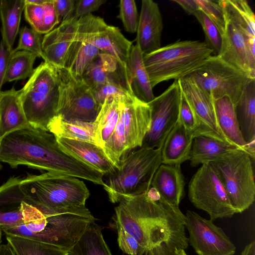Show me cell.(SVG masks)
<instances>
[{
    "label": "cell",
    "mask_w": 255,
    "mask_h": 255,
    "mask_svg": "<svg viewBox=\"0 0 255 255\" xmlns=\"http://www.w3.org/2000/svg\"><path fill=\"white\" fill-rule=\"evenodd\" d=\"M22 224L2 229L15 235L52 244L68 252L95 219L86 207L61 209L39 208Z\"/></svg>",
    "instance_id": "3957f363"
},
{
    "label": "cell",
    "mask_w": 255,
    "mask_h": 255,
    "mask_svg": "<svg viewBox=\"0 0 255 255\" xmlns=\"http://www.w3.org/2000/svg\"><path fill=\"white\" fill-rule=\"evenodd\" d=\"M118 231V242L120 248L123 252L129 255H143L146 250L130 234L119 226H116Z\"/></svg>",
    "instance_id": "ee69618b"
},
{
    "label": "cell",
    "mask_w": 255,
    "mask_h": 255,
    "mask_svg": "<svg viewBox=\"0 0 255 255\" xmlns=\"http://www.w3.org/2000/svg\"><path fill=\"white\" fill-rule=\"evenodd\" d=\"M213 53L205 42L178 40L143 55V59L153 88L162 82L183 78Z\"/></svg>",
    "instance_id": "5b68a950"
},
{
    "label": "cell",
    "mask_w": 255,
    "mask_h": 255,
    "mask_svg": "<svg viewBox=\"0 0 255 255\" xmlns=\"http://www.w3.org/2000/svg\"><path fill=\"white\" fill-rule=\"evenodd\" d=\"M92 92L95 100L101 106L107 98H118L122 102L135 98L131 91L113 83H107Z\"/></svg>",
    "instance_id": "ab89813d"
},
{
    "label": "cell",
    "mask_w": 255,
    "mask_h": 255,
    "mask_svg": "<svg viewBox=\"0 0 255 255\" xmlns=\"http://www.w3.org/2000/svg\"><path fill=\"white\" fill-rule=\"evenodd\" d=\"M183 78L195 83L213 100L228 97L234 106L252 79L216 55L209 57Z\"/></svg>",
    "instance_id": "30bf717a"
},
{
    "label": "cell",
    "mask_w": 255,
    "mask_h": 255,
    "mask_svg": "<svg viewBox=\"0 0 255 255\" xmlns=\"http://www.w3.org/2000/svg\"><path fill=\"white\" fill-rule=\"evenodd\" d=\"M48 129L56 137L85 141L103 148L94 122L66 120L57 116L50 122Z\"/></svg>",
    "instance_id": "4316f807"
},
{
    "label": "cell",
    "mask_w": 255,
    "mask_h": 255,
    "mask_svg": "<svg viewBox=\"0 0 255 255\" xmlns=\"http://www.w3.org/2000/svg\"><path fill=\"white\" fill-rule=\"evenodd\" d=\"M59 98L57 116L66 120L94 122L101 106L91 88L82 78L77 79L64 69H57Z\"/></svg>",
    "instance_id": "7c38bea8"
},
{
    "label": "cell",
    "mask_w": 255,
    "mask_h": 255,
    "mask_svg": "<svg viewBox=\"0 0 255 255\" xmlns=\"http://www.w3.org/2000/svg\"><path fill=\"white\" fill-rule=\"evenodd\" d=\"M14 87L0 92V142L6 135L29 126Z\"/></svg>",
    "instance_id": "cb8c5ba5"
},
{
    "label": "cell",
    "mask_w": 255,
    "mask_h": 255,
    "mask_svg": "<svg viewBox=\"0 0 255 255\" xmlns=\"http://www.w3.org/2000/svg\"><path fill=\"white\" fill-rule=\"evenodd\" d=\"M21 179L18 176H12L0 186L1 230L22 224L38 209L20 188Z\"/></svg>",
    "instance_id": "2e32d148"
},
{
    "label": "cell",
    "mask_w": 255,
    "mask_h": 255,
    "mask_svg": "<svg viewBox=\"0 0 255 255\" xmlns=\"http://www.w3.org/2000/svg\"><path fill=\"white\" fill-rule=\"evenodd\" d=\"M100 52L91 44L74 39L67 52L63 69L74 78H82L89 65Z\"/></svg>",
    "instance_id": "1f68e13d"
},
{
    "label": "cell",
    "mask_w": 255,
    "mask_h": 255,
    "mask_svg": "<svg viewBox=\"0 0 255 255\" xmlns=\"http://www.w3.org/2000/svg\"><path fill=\"white\" fill-rule=\"evenodd\" d=\"M78 19L74 16L62 21L42 40L43 60L57 69L64 68L68 49L76 35Z\"/></svg>",
    "instance_id": "44dd1931"
},
{
    "label": "cell",
    "mask_w": 255,
    "mask_h": 255,
    "mask_svg": "<svg viewBox=\"0 0 255 255\" xmlns=\"http://www.w3.org/2000/svg\"><path fill=\"white\" fill-rule=\"evenodd\" d=\"M188 197L192 204L206 212L213 221L232 217L236 213L225 187L209 163L202 164L191 178Z\"/></svg>",
    "instance_id": "8fae6325"
},
{
    "label": "cell",
    "mask_w": 255,
    "mask_h": 255,
    "mask_svg": "<svg viewBox=\"0 0 255 255\" xmlns=\"http://www.w3.org/2000/svg\"><path fill=\"white\" fill-rule=\"evenodd\" d=\"M151 112L148 105L135 97L121 102L119 119L104 150L117 169L121 160L133 148L140 147L149 129Z\"/></svg>",
    "instance_id": "ba28073f"
},
{
    "label": "cell",
    "mask_w": 255,
    "mask_h": 255,
    "mask_svg": "<svg viewBox=\"0 0 255 255\" xmlns=\"http://www.w3.org/2000/svg\"><path fill=\"white\" fill-rule=\"evenodd\" d=\"M234 107L244 141L247 144L255 143V79L246 84Z\"/></svg>",
    "instance_id": "83f0119b"
},
{
    "label": "cell",
    "mask_w": 255,
    "mask_h": 255,
    "mask_svg": "<svg viewBox=\"0 0 255 255\" xmlns=\"http://www.w3.org/2000/svg\"><path fill=\"white\" fill-rule=\"evenodd\" d=\"M161 149L141 146L121 160L119 168L107 176L103 185L112 203H119L124 197L142 193L151 187L161 164Z\"/></svg>",
    "instance_id": "52a82bcc"
},
{
    "label": "cell",
    "mask_w": 255,
    "mask_h": 255,
    "mask_svg": "<svg viewBox=\"0 0 255 255\" xmlns=\"http://www.w3.org/2000/svg\"><path fill=\"white\" fill-rule=\"evenodd\" d=\"M235 149H241L213 137L199 135L193 139L189 160L190 165L195 167L212 162L225 153Z\"/></svg>",
    "instance_id": "f546056e"
},
{
    "label": "cell",
    "mask_w": 255,
    "mask_h": 255,
    "mask_svg": "<svg viewBox=\"0 0 255 255\" xmlns=\"http://www.w3.org/2000/svg\"><path fill=\"white\" fill-rule=\"evenodd\" d=\"M118 203L116 226L132 236L146 251L164 243L174 249L188 247L185 215L161 199L151 186L142 193L124 197Z\"/></svg>",
    "instance_id": "6da1fadb"
},
{
    "label": "cell",
    "mask_w": 255,
    "mask_h": 255,
    "mask_svg": "<svg viewBox=\"0 0 255 255\" xmlns=\"http://www.w3.org/2000/svg\"><path fill=\"white\" fill-rule=\"evenodd\" d=\"M123 22L125 29L129 33L136 32L139 15L133 0H121L119 3V14L117 16Z\"/></svg>",
    "instance_id": "60d3db41"
},
{
    "label": "cell",
    "mask_w": 255,
    "mask_h": 255,
    "mask_svg": "<svg viewBox=\"0 0 255 255\" xmlns=\"http://www.w3.org/2000/svg\"><path fill=\"white\" fill-rule=\"evenodd\" d=\"M225 18L237 25L247 37H255V16L247 1L218 0Z\"/></svg>",
    "instance_id": "d6a6232c"
},
{
    "label": "cell",
    "mask_w": 255,
    "mask_h": 255,
    "mask_svg": "<svg viewBox=\"0 0 255 255\" xmlns=\"http://www.w3.org/2000/svg\"><path fill=\"white\" fill-rule=\"evenodd\" d=\"M226 27L222 35L220 50L217 55L223 61L255 79V63L249 53L246 39L247 37L239 28L231 21L225 19ZM255 38V37H253Z\"/></svg>",
    "instance_id": "ac0fdd59"
},
{
    "label": "cell",
    "mask_w": 255,
    "mask_h": 255,
    "mask_svg": "<svg viewBox=\"0 0 255 255\" xmlns=\"http://www.w3.org/2000/svg\"><path fill=\"white\" fill-rule=\"evenodd\" d=\"M19 34L18 44L12 52L25 50L33 53L38 57L43 59L41 34L33 28L25 26L20 28Z\"/></svg>",
    "instance_id": "74e56055"
},
{
    "label": "cell",
    "mask_w": 255,
    "mask_h": 255,
    "mask_svg": "<svg viewBox=\"0 0 255 255\" xmlns=\"http://www.w3.org/2000/svg\"><path fill=\"white\" fill-rule=\"evenodd\" d=\"M1 228H0V246L1 245Z\"/></svg>",
    "instance_id": "9f6ffc18"
},
{
    "label": "cell",
    "mask_w": 255,
    "mask_h": 255,
    "mask_svg": "<svg viewBox=\"0 0 255 255\" xmlns=\"http://www.w3.org/2000/svg\"><path fill=\"white\" fill-rule=\"evenodd\" d=\"M175 255H187L184 250L176 249L175 252Z\"/></svg>",
    "instance_id": "11a10c76"
},
{
    "label": "cell",
    "mask_w": 255,
    "mask_h": 255,
    "mask_svg": "<svg viewBox=\"0 0 255 255\" xmlns=\"http://www.w3.org/2000/svg\"><path fill=\"white\" fill-rule=\"evenodd\" d=\"M121 102L116 98H106L94 122L97 127L103 148L112 135L117 125Z\"/></svg>",
    "instance_id": "d590c367"
},
{
    "label": "cell",
    "mask_w": 255,
    "mask_h": 255,
    "mask_svg": "<svg viewBox=\"0 0 255 255\" xmlns=\"http://www.w3.org/2000/svg\"><path fill=\"white\" fill-rule=\"evenodd\" d=\"M69 255H112L100 227L91 223L68 252Z\"/></svg>",
    "instance_id": "836d02e7"
},
{
    "label": "cell",
    "mask_w": 255,
    "mask_h": 255,
    "mask_svg": "<svg viewBox=\"0 0 255 255\" xmlns=\"http://www.w3.org/2000/svg\"><path fill=\"white\" fill-rule=\"evenodd\" d=\"M185 227L189 236L188 243L198 255H234L236 248L223 229L211 220L187 210Z\"/></svg>",
    "instance_id": "9a60e30c"
},
{
    "label": "cell",
    "mask_w": 255,
    "mask_h": 255,
    "mask_svg": "<svg viewBox=\"0 0 255 255\" xmlns=\"http://www.w3.org/2000/svg\"><path fill=\"white\" fill-rule=\"evenodd\" d=\"M201 24L204 31L206 41L214 55H217L220 50L222 37L215 24L200 9L193 15Z\"/></svg>",
    "instance_id": "f35d334b"
},
{
    "label": "cell",
    "mask_w": 255,
    "mask_h": 255,
    "mask_svg": "<svg viewBox=\"0 0 255 255\" xmlns=\"http://www.w3.org/2000/svg\"><path fill=\"white\" fill-rule=\"evenodd\" d=\"M252 159L244 150L235 149L209 162L225 187L236 213L248 209L255 199Z\"/></svg>",
    "instance_id": "9c48e42d"
},
{
    "label": "cell",
    "mask_w": 255,
    "mask_h": 255,
    "mask_svg": "<svg viewBox=\"0 0 255 255\" xmlns=\"http://www.w3.org/2000/svg\"><path fill=\"white\" fill-rule=\"evenodd\" d=\"M163 28L162 17L158 3L152 0H142L135 40L136 44L143 55L161 47Z\"/></svg>",
    "instance_id": "ffe728a7"
},
{
    "label": "cell",
    "mask_w": 255,
    "mask_h": 255,
    "mask_svg": "<svg viewBox=\"0 0 255 255\" xmlns=\"http://www.w3.org/2000/svg\"><path fill=\"white\" fill-rule=\"evenodd\" d=\"M7 244L15 255H69L60 247L15 235H6Z\"/></svg>",
    "instance_id": "e575fe53"
},
{
    "label": "cell",
    "mask_w": 255,
    "mask_h": 255,
    "mask_svg": "<svg viewBox=\"0 0 255 255\" xmlns=\"http://www.w3.org/2000/svg\"><path fill=\"white\" fill-rule=\"evenodd\" d=\"M241 255H255V242L253 241L246 246Z\"/></svg>",
    "instance_id": "816d5d0a"
},
{
    "label": "cell",
    "mask_w": 255,
    "mask_h": 255,
    "mask_svg": "<svg viewBox=\"0 0 255 255\" xmlns=\"http://www.w3.org/2000/svg\"><path fill=\"white\" fill-rule=\"evenodd\" d=\"M48 0H25L26 2L36 4H43L47 2Z\"/></svg>",
    "instance_id": "db71d44e"
},
{
    "label": "cell",
    "mask_w": 255,
    "mask_h": 255,
    "mask_svg": "<svg viewBox=\"0 0 255 255\" xmlns=\"http://www.w3.org/2000/svg\"><path fill=\"white\" fill-rule=\"evenodd\" d=\"M19 187L25 197L39 208L61 209L85 206L90 195L83 181L55 172L27 174L22 178Z\"/></svg>",
    "instance_id": "277c9868"
},
{
    "label": "cell",
    "mask_w": 255,
    "mask_h": 255,
    "mask_svg": "<svg viewBox=\"0 0 255 255\" xmlns=\"http://www.w3.org/2000/svg\"><path fill=\"white\" fill-rule=\"evenodd\" d=\"M0 161L11 168L23 165L103 185L104 175L64 151L51 132L29 126L4 136L0 142Z\"/></svg>",
    "instance_id": "7a4b0ae2"
},
{
    "label": "cell",
    "mask_w": 255,
    "mask_h": 255,
    "mask_svg": "<svg viewBox=\"0 0 255 255\" xmlns=\"http://www.w3.org/2000/svg\"><path fill=\"white\" fill-rule=\"evenodd\" d=\"M60 147L103 175L108 176L117 169L106 154L104 149L91 142L56 137Z\"/></svg>",
    "instance_id": "7402d4cb"
},
{
    "label": "cell",
    "mask_w": 255,
    "mask_h": 255,
    "mask_svg": "<svg viewBox=\"0 0 255 255\" xmlns=\"http://www.w3.org/2000/svg\"><path fill=\"white\" fill-rule=\"evenodd\" d=\"M57 69L43 62L36 68L20 90V100L29 125L48 131L56 117L59 98Z\"/></svg>",
    "instance_id": "8992f818"
},
{
    "label": "cell",
    "mask_w": 255,
    "mask_h": 255,
    "mask_svg": "<svg viewBox=\"0 0 255 255\" xmlns=\"http://www.w3.org/2000/svg\"><path fill=\"white\" fill-rule=\"evenodd\" d=\"M44 14L41 26L38 31L40 34H47L53 29L61 19L55 8L53 0H48L44 4Z\"/></svg>",
    "instance_id": "f6af8a7d"
},
{
    "label": "cell",
    "mask_w": 255,
    "mask_h": 255,
    "mask_svg": "<svg viewBox=\"0 0 255 255\" xmlns=\"http://www.w3.org/2000/svg\"><path fill=\"white\" fill-rule=\"evenodd\" d=\"M74 39L93 45L127 67L132 42L118 27L108 25L103 18L91 13L78 19Z\"/></svg>",
    "instance_id": "4fadbf2b"
},
{
    "label": "cell",
    "mask_w": 255,
    "mask_h": 255,
    "mask_svg": "<svg viewBox=\"0 0 255 255\" xmlns=\"http://www.w3.org/2000/svg\"><path fill=\"white\" fill-rule=\"evenodd\" d=\"M82 79L92 90L107 83H113L131 91L127 67L114 56L102 52L89 65Z\"/></svg>",
    "instance_id": "d6986e66"
},
{
    "label": "cell",
    "mask_w": 255,
    "mask_h": 255,
    "mask_svg": "<svg viewBox=\"0 0 255 255\" xmlns=\"http://www.w3.org/2000/svg\"><path fill=\"white\" fill-rule=\"evenodd\" d=\"M0 255H15V254L9 245L7 244H1Z\"/></svg>",
    "instance_id": "f5cc1de1"
},
{
    "label": "cell",
    "mask_w": 255,
    "mask_h": 255,
    "mask_svg": "<svg viewBox=\"0 0 255 255\" xmlns=\"http://www.w3.org/2000/svg\"><path fill=\"white\" fill-rule=\"evenodd\" d=\"M178 121L187 130L195 132L196 136L200 135L199 120L182 92Z\"/></svg>",
    "instance_id": "7bdbcfd3"
},
{
    "label": "cell",
    "mask_w": 255,
    "mask_h": 255,
    "mask_svg": "<svg viewBox=\"0 0 255 255\" xmlns=\"http://www.w3.org/2000/svg\"><path fill=\"white\" fill-rule=\"evenodd\" d=\"M171 1L179 4L186 12L194 15L199 10V7L195 0H171Z\"/></svg>",
    "instance_id": "f907efd6"
},
{
    "label": "cell",
    "mask_w": 255,
    "mask_h": 255,
    "mask_svg": "<svg viewBox=\"0 0 255 255\" xmlns=\"http://www.w3.org/2000/svg\"><path fill=\"white\" fill-rule=\"evenodd\" d=\"M181 91L178 80L147 104L151 124L141 146L161 149L169 133L178 122Z\"/></svg>",
    "instance_id": "5bb4252c"
},
{
    "label": "cell",
    "mask_w": 255,
    "mask_h": 255,
    "mask_svg": "<svg viewBox=\"0 0 255 255\" xmlns=\"http://www.w3.org/2000/svg\"><path fill=\"white\" fill-rule=\"evenodd\" d=\"M37 57L36 54L25 50L11 52L4 83L29 78L33 72V65Z\"/></svg>",
    "instance_id": "8d00e7d4"
},
{
    "label": "cell",
    "mask_w": 255,
    "mask_h": 255,
    "mask_svg": "<svg viewBox=\"0 0 255 255\" xmlns=\"http://www.w3.org/2000/svg\"><path fill=\"white\" fill-rule=\"evenodd\" d=\"M217 124L220 131L229 143L246 152L247 144L242 135L234 105L228 97L214 100Z\"/></svg>",
    "instance_id": "f1b7e54d"
},
{
    "label": "cell",
    "mask_w": 255,
    "mask_h": 255,
    "mask_svg": "<svg viewBox=\"0 0 255 255\" xmlns=\"http://www.w3.org/2000/svg\"><path fill=\"white\" fill-rule=\"evenodd\" d=\"M25 5V0L0 1V17L1 22V41L10 52L19 31L21 16Z\"/></svg>",
    "instance_id": "4dcf8cb0"
},
{
    "label": "cell",
    "mask_w": 255,
    "mask_h": 255,
    "mask_svg": "<svg viewBox=\"0 0 255 255\" xmlns=\"http://www.w3.org/2000/svg\"><path fill=\"white\" fill-rule=\"evenodd\" d=\"M2 168V166L1 164V162L0 161V170Z\"/></svg>",
    "instance_id": "6f0895ef"
},
{
    "label": "cell",
    "mask_w": 255,
    "mask_h": 255,
    "mask_svg": "<svg viewBox=\"0 0 255 255\" xmlns=\"http://www.w3.org/2000/svg\"><path fill=\"white\" fill-rule=\"evenodd\" d=\"M143 55L138 46L132 45L127 63L132 93L136 99L148 104L154 98L149 76L143 62Z\"/></svg>",
    "instance_id": "484cf974"
},
{
    "label": "cell",
    "mask_w": 255,
    "mask_h": 255,
    "mask_svg": "<svg viewBox=\"0 0 255 255\" xmlns=\"http://www.w3.org/2000/svg\"><path fill=\"white\" fill-rule=\"evenodd\" d=\"M178 81L182 94L199 120L200 135L227 142L221 134L217 124L213 99L191 81L185 78Z\"/></svg>",
    "instance_id": "e0dca14e"
},
{
    "label": "cell",
    "mask_w": 255,
    "mask_h": 255,
    "mask_svg": "<svg viewBox=\"0 0 255 255\" xmlns=\"http://www.w3.org/2000/svg\"><path fill=\"white\" fill-rule=\"evenodd\" d=\"M11 53L4 46L1 41L0 43V92L4 83L7 68Z\"/></svg>",
    "instance_id": "681fc988"
},
{
    "label": "cell",
    "mask_w": 255,
    "mask_h": 255,
    "mask_svg": "<svg viewBox=\"0 0 255 255\" xmlns=\"http://www.w3.org/2000/svg\"><path fill=\"white\" fill-rule=\"evenodd\" d=\"M184 185L180 165L162 163L155 171L151 183V186L155 189L161 199L176 208H179Z\"/></svg>",
    "instance_id": "603a6c76"
},
{
    "label": "cell",
    "mask_w": 255,
    "mask_h": 255,
    "mask_svg": "<svg viewBox=\"0 0 255 255\" xmlns=\"http://www.w3.org/2000/svg\"><path fill=\"white\" fill-rule=\"evenodd\" d=\"M196 136L178 121L166 137L161 149V163L180 165L189 160L193 139Z\"/></svg>",
    "instance_id": "d4e9b609"
},
{
    "label": "cell",
    "mask_w": 255,
    "mask_h": 255,
    "mask_svg": "<svg viewBox=\"0 0 255 255\" xmlns=\"http://www.w3.org/2000/svg\"><path fill=\"white\" fill-rule=\"evenodd\" d=\"M25 3L23 10L25 18L31 28L38 32L44 14V3L36 4L26 2L25 1Z\"/></svg>",
    "instance_id": "bcb514c9"
},
{
    "label": "cell",
    "mask_w": 255,
    "mask_h": 255,
    "mask_svg": "<svg viewBox=\"0 0 255 255\" xmlns=\"http://www.w3.org/2000/svg\"><path fill=\"white\" fill-rule=\"evenodd\" d=\"M56 10L62 21L70 19L74 15L77 0H53Z\"/></svg>",
    "instance_id": "c3c4849f"
},
{
    "label": "cell",
    "mask_w": 255,
    "mask_h": 255,
    "mask_svg": "<svg viewBox=\"0 0 255 255\" xmlns=\"http://www.w3.org/2000/svg\"><path fill=\"white\" fill-rule=\"evenodd\" d=\"M106 1L105 0H77L74 17L79 19L91 14L92 12L98 10Z\"/></svg>",
    "instance_id": "7dc6e473"
},
{
    "label": "cell",
    "mask_w": 255,
    "mask_h": 255,
    "mask_svg": "<svg viewBox=\"0 0 255 255\" xmlns=\"http://www.w3.org/2000/svg\"><path fill=\"white\" fill-rule=\"evenodd\" d=\"M202 10L217 26L221 35L225 31L226 21L224 12L218 0H195Z\"/></svg>",
    "instance_id": "b9f144b4"
}]
</instances>
